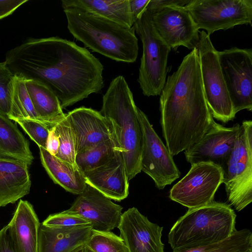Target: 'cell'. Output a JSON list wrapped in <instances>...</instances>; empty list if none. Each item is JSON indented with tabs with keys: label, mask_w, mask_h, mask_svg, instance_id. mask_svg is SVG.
<instances>
[{
	"label": "cell",
	"mask_w": 252,
	"mask_h": 252,
	"mask_svg": "<svg viewBox=\"0 0 252 252\" xmlns=\"http://www.w3.org/2000/svg\"><path fill=\"white\" fill-rule=\"evenodd\" d=\"M40 225L32 205L20 200L13 216L6 225L16 252H38Z\"/></svg>",
	"instance_id": "obj_19"
},
{
	"label": "cell",
	"mask_w": 252,
	"mask_h": 252,
	"mask_svg": "<svg viewBox=\"0 0 252 252\" xmlns=\"http://www.w3.org/2000/svg\"><path fill=\"white\" fill-rule=\"evenodd\" d=\"M150 0H129V9L134 24L146 10Z\"/></svg>",
	"instance_id": "obj_36"
},
{
	"label": "cell",
	"mask_w": 252,
	"mask_h": 252,
	"mask_svg": "<svg viewBox=\"0 0 252 252\" xmlns=\"http://www.w3.org/2000/svg\"><path fill=\"white\" fill-rule=\"evenodd\" d=\"M39 150L42 165L54 182L67 191L81 194L87 184L77 166L52 155L45 149L40 147Z\"/></svg>",
	"instance_id": "obj_22"
},
{
	"label": "cell",
	"mask_w": 252,
	"mask_h": 252,
	"mask_svg": "<svg viewBox=\"0 0 252 252\" xmlns=\"http://www.w3.org/2000/svg\"><path fill=\"white\" fill-rule=\"evenodd\" d=\"M116 148L113 138L99 143L77 153L76 165L83 173L97 168L113 157Z\"/></svg>",
	"instance_id": "obj_27"
},
{
	"label": "cell",
	"mask_w": 252,
	"mask_h": 252,
	"mask_svg": "<svg viewBox=\"0 0 252 252\" xmlns=\"http://www.w3.org/2000/svg\"><path fill=\"white\" fill-rule=\"evenodd\" d=\"M63 9L75 8L131 28L134 23L129 0H63Z\"/></svg>",
	"instance_id": "obj_24"
},
{
	"label": "cell",
	"mask_w": 252,
	"mask_h": 252,
	"mask_svg": "<svg viewBox=\"0 0 252 252\" xmlns=\"http://www.w3.org/2000/svg\"><path fill=\"white\" fill-rule=\"evenodd\" d=\"M0 252H16L8 235L6 226L0 230Z\"/></svg>",
	"instance_id": "obj_38"
},
{
	"label": "cell",
	"mask_w": 252,
	"mask_h": 252,
	"mask_svg": "<svg viewBox=\"0 0 252 252\" xmlns=\"http://www.w3.org/2000/svg\"><path fill=\"white\" fill-rule=\"evenodd\" d=\"M223 180V173L220 166L212 162L194 163L172 187L169 196L189 209L201 207L214 201L215 194Z\"/></svg>",
	"instance_id": "obj_10"
},
{
	"label": "cell",
	"mask_w": 252,
	"mask_h": 252,
	"mask_svg": "<svg viewBox=\"0 0 252 252\" xmlns=\"http://www.w3.org/2000/svg\"><path fill=\"white\" fill-rule=\"evenodd\" d=\"M63 11L69 32L86 47L118 62L136 61L138 45L133 26L126 27L75 8Z\"/></svg>",
	"instance_id": "obj_4"
},
{
	"label": "cell",
	"mask_w": 252,
	"mask_h": 252,
	"mask_svg": "<svg viewBox=\"0 0 252 252\" xmlns=\"http://www.w3.org/2000/svg\"><path fill=\"white\" fill-rule=\"evenodd\" d=\"M27 0H0V19L13 13Z\"/></svg>",
	"instance_id": "obj_35"
},
{
	"label": "cell",
	"mask_w": 252,
	"mask_h": 252,
	"mask_svg": "<svg viewBox=\"0 0 252 252\" xmlns=\"http://www.w3.org/2000/svg\"><path fill=\"white\" fill-rule=\"evenodd\" d=\"M223 173L227 198L237 211L252 201V121H244Z\"/></svg>",
	"instance_id": "obj_7"
},
{
	"label": "cell",
	"mask_w": 252,
	"mask_h": 252,
	"mask_svg": "<svg viewBox=\"0 0 252 252\" xmlns=\"http://www.w3.org/2000/svg\"><path fill=\"white\" fill-rule=\"evenodd\" d=\"M199 34L196 49L206 101L213 118L226 123L233 120L236 115L222 74L218 51L206 32L202 31Z\"/></svg>",
	"instance_id": "obj_8"
},
{
	"label": "cell",
	"mask_w": 252,
	"mask_h": 252,
	"mask_svg": "<svg viewBox=\"0 0 252 252\" xmlns=\"http://www.w3.org/2000/svg\"><path fill=\"white\" fill-rule=\"evenodd\" d=\"M25 81L39 122L51 128L65 118L58 98L50 89L37 81Z\"/></svg>",
	"instance_id": "obj_23"
},
{
	"label": "cell",
	"mask_w": 252,
	"mask_h": 252,
	"mask_svg": "<svg viewBox=\"0 0 252 252\" xmlns=\"http://www.w3.org/2000/svg\"><path fill=\"white\" fill-rule=\"evenodd\" d=\"M123 207L87 184L70 208L64 213L78 215L89 221L94 230L111 231L117 227Z\"/></svg>",
	"instance_id": "obj_15"
},
{
	"label": "cell",
	"mask_w": 252,
	"mask_h": 252,
	"mask_svg": "<svg viewBox=\"0 0 252 252\" xmlns=\"http://www.w3.org/2000/svg\"><path fill=\"white\" fill-rule=\"evenodd\" d=\"M137 112L143 133L141 171L153 179L158 189H162L179 178L181 173L147 116L138 108Z\"/></svg>",
	"instance_id": "obj_12"
},
{
	"label": "cell",
	"mask_w": 252,
	"mask_h": 252,
	"mask_svg": "<svg viewBox=\"0 0 252 252\" xmlns=\"http://www.w3.org/2000/svg\"><path fill=\"white\" fill-rule=\"evenodd\" d=\"M15 76L39 82L62 109L99 92L103 66L86 48L59 37L31 38L8 51L4 62Z\"/></svg>",
	"instance_id": "obj_1"
},
{
	"label": "cell",
	"mask_w": 252,
	"mask_h": 252,
	"mask_svg": "<svg viewBox=\"0 0 252 252\" xmlns=\"http://www.w3.org/2000/svg\"><path fill=\"white\" fill-rule=\"evenodd\" d=\"M153 26L170 48L197 47L199 31L190 14L184 7H166L152 14Z\"/></svg>",
	"instance_id": "obj_14"
},
{
	"label": "cell",
	"mask_w": 252,
	"mask_h": 252,
	"mask_svg": "<svg viewBox=\"0 0 252 252\" xmlns=\"http://www.w3.org/2000/svg\"><path fill=\"white\" fill-rule=\"evenodd\" d=\"M87 184L117 201L129 194V181L122 153L116 148L113 157L103 165L83 173Z\"/></svg>",
	"instance_id": "obj_17"
},
{
	"label": "cell",
	"mask_w": 252,
	"mask_h": 252,
	"mask_svg": "<svg viewBox=\"0 0 252 252\" xmlns=\"http://www.w3.org/2000/svg\"><path fill=\"white\" fill-rule=\"evenodd\" d=\"M85 246L94 252H129L123 239L111 231L92 228Z\"/></svg>",
	"instance_id": "obj_30"
},
{
	"label": "cell",
	"mask_w": 252,
	"mask_h": 252,
	"mask_svg": "<svg viewBox=\"0 0 252 252\" xmlns=\"http://www.w3.org/2000/svg\"><path fill=\"white\" fill-rule=\"evenodd\" d=\"M72 252H85V246L84 245L81 246L75 250L73 251Z\"/></svg>",
	"instance_id": "obj_39"
},
{
	"label": "cell",
	"mask_w": 252,
	"mask_h": 252,
	"mask_svg": "<svg viewBox=\"0 0 252 252\" xmlns=\"http://www.w3.org/2000/svg\"><path fill=\"white\" fill-rule=\"evenodd\" d=\"M236 218L230 205L222 202L189 209L171 228L168 243L174 251L221 241L236 230Z\"/></svg>",
	"instance_id": "obj_5"
},
{
	"label": "cell",
	"mask_w": 252,
	"mask_h": 252,
	"mask_svg": "<svg viewBox=\"0 0 252 252\" xmlns=\"http://www.w3.org/2000/svg\"><path fill=\"white\" fill-rule=\"evenodd\" d=\"M117 227L129 252H164L163 227L151 222L136 208L122 213Z\"/></svg>",
	"instance_id": "obj_16"
},
{
	"label": "cell",
	"mask_w": 252,
	"mask_h": 252,
	"mask_svg": "<svg viewBox=\"0 0 252 252\" xmlns=\"http://www.w3.org/2000/svg\"><path fill=\"white\" fill-rule=\"evenodd\" d=\"M142 44L138 81L145 96L160 95L166 82L168 57L171 48L156 32L152 14L147 9L134 24Z\"/></svg>",
	"instance_id": "obj_6"
},
{
	"label": "cell",
	"mask_w": 252,
	"mask_h": 252,
	"mask_svg": "<svg viewBox=\"0 0 252 252\" xmlns=\"http://www.w3.org/2000/svg\"><path fill=\"white\" fill-rule=\"evenodd\" d=\"M252 252V251H250V252Z\"/></svg>",
	"instance_id": "obj_41"
},
{
	"label": "cell",
	"mask_w": 252,
	"mask_h": 252,
	"mask_svg": "<svg viewBox=\"0 0 252 252\" xmlns=\"http://www.w3.org/2000/svg\"><path fill=\"white\" fill-rule=\"evenodd\" d=\"M41 223L47 226L58 227L91 225L89 221L80 216L66 213L63 211L50 215Z\"/></svg>",
	"instance_id": "obj_33"
},
{
	"label": "cell",
	"mask_w": 252,
	"mask_h": 252,
	"mask_svg": "<svg viewBox=\"0 0 252 252\" xmlns=\"http://www.w3.org/2000/svg\"><path fill=\"white\" fill-rule=\"evenodd\" d=\"M66 116L74 131L76 154L113 138L110 126L100 112L82 106Z\"/></svg>",
	"instance_id": "obj_18"
},
{
	"label": "cell",
	"mask_w": 252,
	"mask_h": 252,
	"mask_svg": "<svg viewBox=\"0 0 252 252\" xmlns=\"http://www.w3.org/2000/svg\"><path fill=\"white\" fill-rule=\"evenodd\" d=\"M137 109L125 77L117 76L103 95L100 112L109 123L115 146L122 153L128 181L141 171L143 133Z\"/></svg>",
	"instance_id": "obj_3"
},
{
	"label": "cell",
	"mask_w": 252,
	"mask_h": 252,
	"mask_svg": "<svg viewBox=\"0 0 252 252\" xmlns=\"http://www.w3.org/2000/svg\"><path fill=\"white\" fill-rule=\"evenodd\" d=\"M85 252H93L92 250H91L88 247L85 246Z\"/></svg>",
	"instance_id": "obj_40"
},
{
	"label": "cell",
	"mask_w": 252,
	"mask_h": 252,
	"mask_svg": "<svg viewBox=\"0 0 252 252\" xmlns=\"http://www.w3.org/2000/svg\"><path fill=\"white\" fill-rule=\"evenodd\" d=\"M252 251V233L248 229L235 230L221 241L173 252H248Z\"/></svg>",
	"instance_id": "obj_26"
},
{
	"label": "cell",
	"mask_w": 252,
	"mask_h": 252,
	"mask_svg": "<svg viewBox=\"0 0 252 252\" xmlns=\"http://www.w3.org/2000/svg\"><path fill=\"white\" fill-rule=\"evenodd\" d=\"M92 229V225L58 227L40 223L38 252H72L86 244Z\"/></svg>",
	"instance_id": "obj_21"
},
{
	"label": "cell",
	"mask_w": 252,
	"mask_h": 252,
	"mask_svg": "<svg viewBox=\"0 0 252 252\" xmlns=\"http://www.w3.org/2000/svg\"><path fill=\"white\" fill-rule=\"evenodd\" d=\"M240 129V124L225 127L213 119L203 136L185 151L187 161L191 165L201 162H212L220 166L223 171Z\"/></svg>",
	"instance_id": "obj_13"
},
{
	"label": "cell",
	"mask_w": 252,
	"mask_h": 252,
	"mask_svg": "<svg viewBox=\"0 0 252 252\" xmlns=\"http://www.w3.org/2000/svg\"><path fill=\"white\" fill-rule=\"evenodd\" d=\"M11 120L26 119L38 121V117L27 92L25 79L15 76L12 97Z\"/></svg>",
	"instance_id": "obj_28"
},
{
	"label": "cell",
	"mask_w": 252,
	"mask_h": 252,
	"mask_svg": "<svg viewBox=\"0 0 252 252\" xmlns=\"http://www.w3.org/2000/svg\"><path fill=\"white\" fill-rule=\"evenodd\" d=\"M54 127L59 140V148L55 156L60 159L76 165L75 135L66 114L65 118L58 122Z\"/></svg>",
	"instance_id": "obj_29"
},
{
	"label": "cell",
	"mask_w": 252,
	"mask_h": 252,
	"mask_svg": "<svg viewBox=\"0 0 252 252\" xmlns=\"http://www.w3.org/2000/svg\"><path fill=\"white\" fill-rule=\"evenodd\" d=\"M26 162L0 155V207L29 193L31 181Z\"/></svg>",
	"instance_id": "obj_20"
},
{
	"label": "cell",
	"mask_w": 252,
	"mask_h": 252,
	"mask_svg": "<svg viewBox=\"0 0 252 252\" xmlns=\"http://www.w3.org/2000/svg\"><path fill=\"white\" fill-rule=\"evenodd\" d=\"M159 106L163 136L172 157L189 148L209 129L214 118L204 92L196 48L168 76Z\"/></svg>",
	"instance_id": "obj_2"
},
{
	"label": "cell",
	"mask_w": 252,
	"mask_h": 252,
	"mask_svg": "<svg viewBox=\"0 0 252 252\" xmlns=\"http://www.w3.org/2000/svg\"><path fill=\"white\" fill-rule=\"evenodd\" d=\"M18 123L39 148H46L50 127L39 121L21 119L14 121Z\"/></svg>",
	"instance_id": "obj_32"
},
{
	"label": "cell",
	"mask_w": 252,
	"mask_h": 252,
	"mask_svg": "<svg viewBox=\"0 0 252 252\" xmlns=\"http://www.w3.org/2000/svg\"><path fill=\"white\" fill-rule=\"evenodd\" d=\"M0 155L32 164L33 157L29 142L17 126L8 117L0 114Z\"/></svg>",
	"instance_id": "obj_25"
},
{
	"label": "cell",
	"mask_w": 252,
	"mask_h": 252,
	"mask_svg": "<svg viewBox=\"0 0 252 252\" xmlns=\"http://www.w3.org/2000/svg\"><path fill=\"white\" fill-rule=\"evenodd\" d=\"M14 79L5 63H0V114L8 118L11 113Z\"/></svg>",
	"instance_id": "obj_31"
},
{
	"label": "cell",
	"mask_w": 252,
	"mask_h": 252,
	"mask_svg": "<svg viewBox=\"0 0 252 252\" xmlns=\"http://www.w3.org/2000/svg\"><path fill=\"white\" fill-rule=\"evenodd\" d=\"M223 77L234 114L252 110V50L236 47L218 51Z\"/></svg>",
	"instance_id": "obj_11"
},
{
	"label": "cell",
	"mask_w": 252,
	"mask_h": 252,
	"mask_svg": "<svg viewBox=\"0 0 252 252\" xmlns=\"http://www.w3.org/2000/svg\"><path fill=\"white\" fill-rule=\"evenodd\" d=\"M190 1V0H150L146 9L153 14L166 7H184Z\"/></svg>",
	"instance_id": "obj_34"
},
{
	"label": "cell",
	"mask_w": 252,
	"mask_h": 252,
	"mask_svg": "<svg viewBox=\"0 0 252 252\" xmlns=\"http://www.w3.org/2000/svg\"><path fill=\"white\" fill-rule=\"evenodd\" d=\"M59 148V137L55 131L54 126L51 127L47 141L46 150L52 155L56 156Z\"/></svg>",
	"instance_id": "obj_37"
},
{
	"label": "cell",
	"mask_w": 252,
	"mask_h": 252,
	"mask_svg": "<svg viewBox=\"0 0 252 252\" xmlns=\"http://www.w3.org/2000/svg\"><path fill=\"white\" fill-rule=\"evenodd\" d=\"M184 7L198 29L209 35L237 25H252V0H190Z\"/></svg>",
	"instance_id": "obj_9"
}]
</instances>
